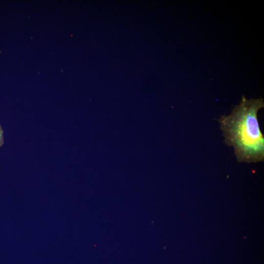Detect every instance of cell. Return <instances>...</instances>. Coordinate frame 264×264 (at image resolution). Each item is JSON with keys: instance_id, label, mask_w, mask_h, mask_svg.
I'll use <instances>...</instances> for the list:
<instances>
[{"instance_id": "1", "label": "cell", "mask_w": 264, "mask_h": 264, "mask_svg": "<svg viewBox=\"0 0 264 264\" xmlns=\"http://www.w3.org/2000/svg\"><path fill=\"white\" fill-rule=\"evenodd\" d=\"M264 107L262 98L248 99L242 96L230 114L217 119L225 144L233 147L239 163L264 160V138L258 119V113Z\"/></svg>"}, {"instance_id": "2", "label": "cell", "mask_w": 264, "mask_h": 264, "mask_svg": "<svg viewBox=\"0 0 264 264\" xmlns=\"http://www.w3.org/2000/svg\"><path fill=\"white\" fill-rule=\"evenodd\" d=\"M4 143L3 140V132L1 125H0V147Z\"/></svg>"}]
</instances>
